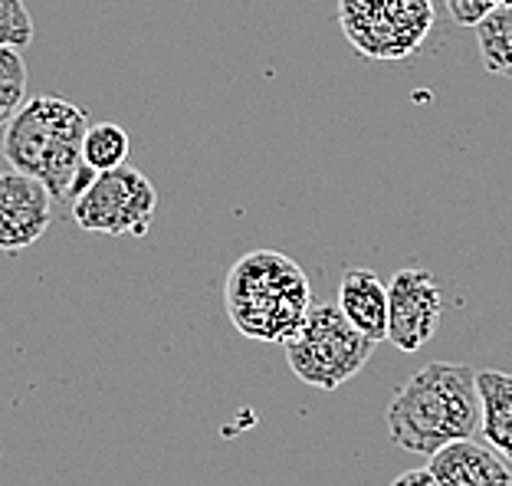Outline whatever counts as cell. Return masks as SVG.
<instances>
[{
    "instance_id": "8992f818",
    "label": "cell",
    "mask_w": 512,
    "mask_h": 486,
    "mask_svg": "<svg viewBox=\"0 0 512 486\" xmlns=\"http://www.w3.org/2000/svg\"><path fill=\"white\" fill-rule=\"evenodd\" d=\"M155 214V184L132 165L99 171L96 181L73 201V221L83 230L109 237H145Z\"/></svg>"
},
{
    "instance_id": "5bb4252c",
    "label": "cell",
    "mask_w": 512,
    "mask_h": 486,
    "mask_svg": "<svg viewBox=\"0 0 512 486\" xmlns=\"http://www.w3.org/2000/svg\"><path fill=\"white\" fill-rule=\"evenodd\" d=\"M83 158L96 171H112L128 161V132L115 122H99L89 125Z\"/></svg>"
},
{
    "instance_id": "3957f363",
    "label": "cell",
    "mask_w": 512,
    "mask_h": 486,
    "mask_svg": "<svg viewBox=\"0 0 512 486\" xmlns=\"http://www.w3.org/2000/svg\"><path fill=\"white\" fill-rule=\"evenodd\" d=\"M86 132V109L56 96H37L10 119L0 152L14 171L43 181L56 201H69L79 168L86 165Z\"/></svg>"
},
{
    "instance_id": "9a60e30c",
    "label": "cell",
    "mask_w": 512,
    "mask_h": 486,
    "mask_svg": "<svg viewBox=\"0 0 512 486\" xmlns=\"http://www.w3.org/2000/svg\"><path fill=\"white\" fill-rule=\"evenodd\" d=\"M33 43V17L23 0H0V50L4 46H23Z\"/></svg>"
},
{
    "instance_id": "52a82bcc",
    "label": "cell",
    "mask_w": 512,
    "mask_h": 486,
    "mask_svg": "<svg viewBox=\"0 0 512 486\" xmlns=\"http://www.w3.org/2000/svg\"><path fill=\"white\" fill-rule=\"evenodd\" d=\"M444 316V293L427 270L404 266L388 283V342L401 352H421Z\"/></svg>"
},
{
    "instance_id": "9c48e42d",
    "label": "cell",
    "mask_w": 512,
    "mask_h": 486,
    "mask_svg": "<svg viewBox=\"0 0 512 486\" xmlns=\"http://www.w3.org/2000/svg\"><path fill=\"white\" fill-rule=\"evenodd\" d=\"M427 467L440 486H512L509 460L476 437L440 447L437 454H430Z\"/></svg>"
},
{
    "instance_id": "8fae6325",
    "label": "cell",
    "mask_w": 512,
    "mask_h": 486,
    "mask_svg": "<svg viewBox=\"0 0 512 486\" xmlns=\"http://www.w3.org/2000/svg\"><path fill=\"white\" fill-rule=\"evenodd\" d=\"M476 385H480L483 404V441L493 444L512 464V375L490 368V372H476Z\"/></svg>"
},
{
    "instance_id": "7c38bea8",
    "label": "cell",
    "mask_w": 512,
    "mask_h": 486,
    "mask_svg": "<svg viewBox=\"0 0 512 486\" xmlns=\"http://www.w3.org/2000/svg\"><path fill=\"white\" fill-rule=\"evenodd\" d=\"M473 30L483 66L496 76L512 79V4L486 14Z\"/></svg>"
},
{
    "instance_id": "e0dca14e",
    "label": "cell",
    "mask_w": 512,
    "mask_h": 486,
    "mask_svg": "<svg viewBox=\"0 0 512 486\" xmlns=\"http://www.w3.org/2000/svg\"><path fill=\"white\" fill-rule=\"evenodd\" d=\"M391 486H440V483L434 473H430V467H421V470H407L401 477H394Z\"/></svg>"
},
{
    "instance_id": "277c9868",
    "label": "cell",
    "mask_w": 512,
    "mask_h": 486,
    "mask_svg": "<svg viewBox=\"0 0 512 486\" xmlns=\"http://www.w3.org/2000/svg\"><path fill=\"white\" fill-rule=\"evenodd\" d=\"M286 362L299 381L312 388L335 391L352 381L375 352V339L352 326L342 306H312L302 326L283 342Z\"/></svg>"
},
{
    "instance_id": "7a4b0ae2",
    "label": "cell",
    "mask_w": 512,
    "mask_h": 486,
    "mask_svg": "<svg viewBox=\"0 0 512 486\" xmlns=\"http://www.w3.org/2000/svg\"><path fill=\"white\" fill-rule=\"evenodd\" d=\"M224 306L240 335L283 345L309 316L312 293L296 260L276 250H253L230 266Z\"/></svg>"
},
{
    "instance_id": "30bf717a",
    "label": "cell",
    "mask_w": 512,
    "mask_h": 486,
    "mask_svg": "<svg viewBox=\"0 0 512 486\" xmlns=\"http://www.w3.org/2000/svg\"><path fill=\"white\" fill-rule=\"evenodd\" d=\"M339 306L368 339H388V286L371 270H348L339 286Z\"/></svg>"
},
{
    "instance_id": "4fadbf2b",
    "label": "cell",
    "mask_w": 512,
    "mask_h": 486,
    "mask_svg": "<svg viewBox=\"0 0 512 486\" xmlns=\"http://www.w3.org/2000/svg\"><path fill=\"white\" fill-rule=\"evenodd\" d=\"M27 63L17 46H4L0 50V129H7L10 119L27 106Z\"/></svg>"
},
{
    "instance_id": "6da1fadb",
    "label": "cell",
    "mask_w": 512,
    "mask_h": 486,
    "mask_svg": "<svg viewBox=\"0 0 512 486\" xmlns=\"http://www.w3.org/2000/svg\"><path fill=\"white\" fill-rule=\"evenodd\" d=\"M483 421L476 368L434 362L407 378L388 408V434L401 450L437 454L453 441L476 437Z\"/></svg>"
},
{
    "instance_id": "2e32d148",
    "label": "cell",
    "mask_w": 512,
    "mask_h": 486,
    "mask_svg": "<svg viewBox=\"0 0 512 486\" xmlns=\"http://www.w3.org/2000/svg\"><path fill=\"white\" fill-rule=\"evenodd\" d=\"M447 14L460 23V27H476L486 14H493L499 7H509L512 0H444Z\"/></svg>"
},
{
    "instance_id": "ba28073f",
    "label": "cell",
    "mask_w": 512,
    "mask_h": 486,
    "mask_svg": "<svg viewBox=\"0 0 512 486\" xmlns=\"http://www.w3.org/2000/svg\"><path fill=\"white\" fill-rule=\"evenodd\" d=\"M53 194L23 171H0V250L33 247L53 224Z\"/></svg>"
},
{
    "instance_id": "5b68a950",
    "label": "cell",
    "mask_w": 512,
    "mask_h": 486,
    "mask_svg": "<svg viewBox=\"0 0 512 486\" xmlns=\"http://www.w3.org/2000/svg\"><path fill=\"white\" fill-rule=\"evenodd\" d=\"M434 0H339L348 43L368 60H407L434 30Z\"/></svg>"
}]
</instances>
